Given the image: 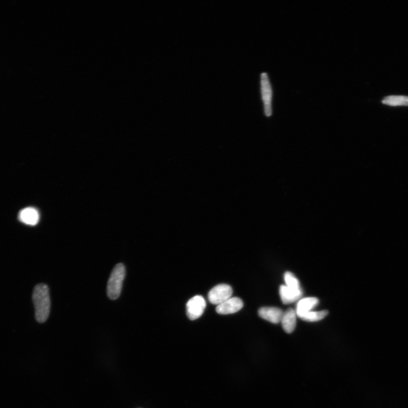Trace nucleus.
<instances>
[{
  "instance_id": "nucleus-1",
  "label": "nucleus",
  "mask_w": 408,
  "mask_h": 408,
  "mask_svg": "<svg viewBox=\"0 0 408 408\" xmlns=\"http://www.w3.org/2000/svg\"><path fill=\"white\" fill-rule=\"evenodd\" d=\"M33 299L35 310V318L39 323L47 320L50 308L49 289L47 285L40 284L35 287Z\"/></svg>"
},
{
  "instance_id": "nucleus-2",
  "label": "nucleus",
  "mask_w": 408,
  "mask_h": 408,
  "mask_svg": "<svg viewBox=\"0 0 408 408\" xmlns=\"http://www.w3.org/2000/svg\"><path fill=\"white\" fill-rule=\"evenodd\" d=\"M125 276L124 264H117L112 270L107 284V295L111 299L115 300L120 297Z\"/></svg>"
},
{
  "instance_id": "nucleus-3",
  "label": "nucleus",
  "mask_w": 408,
  "mask_h": 408,
  "mask_svg": "<svg viewBox=\"0 0 408 408\" xmlns=\"http://www.w3.org/2000/svg\"><path fill=\"white\" fill-rule=\"evenodd\" d=\"M233 289L231 286L220 284L212 289L208 294V299L212 304L219 305L232 298Z\"/></svg>"
},
{
  "instance_id": "nucleus-4",
  "label": "nucleus",
  "mask_w": 408,
  "mask_h": 408,
  "mask_svg": "<svg viewBox=\"0 0 408 408\" xmlns=\"http://www.w3.org/2000/svg\"><path fill=\"white\" fill-rule=\"evenodd\" d=\"M206 301L201 295H196L187 303V315L189 319L195 320L201 317L206 308Z\"/></svg>"
},
{
  "instance_id": "nucleus-5",
  "label": "nucleus",
  "mask_w": 408,
  "mask_h": 408,
  "mask_svg": "<svg viewBox=\"0 0 408 408\" xmlns=\"http://www.w3.org/2000/svg\"><path fill=\"white\" fill-rule=\"evenodd\" d=\"M261 85L265 114L270 116L272 115V90L268 76L265 73L261 74Z\"/></svg>"
},
{
  "instance_id": "nucleus-6",
  "label": "nucleus",
  "mask_w": 408,
  "mask_h": 408,
  "mask_svg": "<svg viewBox=\"0 0 408 408\" xmlns=\"http://www.w3.org/2000/svg\"><path fill=\"white\" fill-rule=\"evenodd\" d=\"M243 307L242 300L238 297H233L218 305L216 311L218 314L221 315L232 314L238 312Z\"/></svg>"
},
{
  "instance_id": "nucleus-7",
  "label": "nucleus",
  "mask_w": 408,
  "mask_h": 408,
  "mask_svg": "<svg viewBox=\"0 0 408 408\" xmlns=\"http://www.w3.org/2000/svg\"><path fill=\"white\" fill-rule=\"evenodd\" d=\"M258 313L260 317L273 324L280 323L282 321L284 314L283 311L282 309L273 307L260 308Z\"/></svg>"
},
{
  "instance_id": "nucleus-8",
  "label": "nucleus",
  "mask_w": 408,
  "mask_h": 408,
  "mask_svg": "<svg viewBox=\"0 0 408 408\" xmlns=\"http://www.w3.org/2000/svg\"><path fill=\"white\" fill-rule=\"evenodd\" d=\"M279 295L282 302L285 304L295 302L302 297L303 292L301 290L290 289L286 285H282L279 288Z\"/></svg>"
},
{
  "instance_id": "nucleus-9",
  "label": "nucleus",
  "mask_w": 408,
  "mask_h": 408,
  "mask_svg": "<svg viewBox=\"0 0 408 408\" xmlns=\"http://www.w3.org/2000/svg\"><path fill=\"white\" fill-rule=\"evenodd\" d=\"M297 313L293 309H289L284 313L282 320L283 328L286 333L292 334L297 323Z\"/></svg>"
},
{
  "instance_id": "nucleus-10",
  "label": "nucleus",
  "mask_w": 408,
  "mask_h": 408,
  "mask_svg": "<svg viewBox=\"0 0 408 408\" xmlns=\"http://www.w3.org/2000/svg\"><path fill=\"white\" fill-rule=\"evenodd\" d=\"M319 299L316 297H308L301 299L297 305L296 313L297 316L310 312L319 304Z\"/></svg>"
},
{
  "instance_id": "nucleus-11",
  "label": "nucleus",
  "mask_w": 408,
  "mask_h": 408,
  "mask_svg": "<svg viewBox=\"0 0 408 408\" xmlns=\"http://www.w3.org/2000/svg\"><path fill=\"white\" fill-rule=\"evenodd\" d=\"M19 220L28 225L34 226L37 224L39 220V215L38 211L33 208H28L23 209L19 215Z\"/></svg>"
},
{
  "instance_id": "nucleus-12",
  "label": "nucleus",
  "mask_w": 408,
  "mask_h": 408,
  "mask_svg": "<svg viewBox=\"0 0 408 408\" xmlns=\"http://www.w3.org/2000/svg\"><path fill=\"white\" fill-rule=\"evenodd\" d=\"M328 311L326 310L320 311H310L308 313H305L299 316V318L309 322H315L323 319L326 316L328 315Z\"/></svg>"
},
{
  "instance_id": "nucleus-13",
  "label": "nucleus",
  "mask_w": 408,
  "mask_h": 408,
  "mask_svg": "<svg viewBox=\"0 0 408 408\" xmlns=\"http://www.w3.org/2000/svg\"><path fill=\"white\" fill-rule=\"evenodd\" d=\"M382 102L384 104L393 106H408V96H389L386 97Z\"/></svg>"
},
{
  "instance_id": "nucleus-14",
  "label": "nucleus",
  "mask_w": 408,
  "mask_h": 408,
  "mask_svg": "<svg viewBox=\"0 0 408 408\" xmlns=\"http://www.w3.org/2000/svg\"><path fill=\"white\" fill-rule=\"evenodd\" d=\"M284 279L286 286L294 290H301L299 280L295 275L290 272H287L284 274Z\"/></svg>"
}]
</instances>
